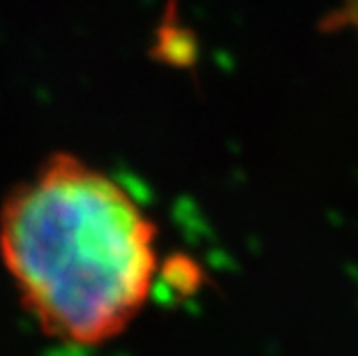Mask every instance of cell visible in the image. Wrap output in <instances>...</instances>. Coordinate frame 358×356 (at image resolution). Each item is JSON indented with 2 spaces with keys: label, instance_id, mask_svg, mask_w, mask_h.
I'll list each match as a JSON object with an SVG mask.
<instances>
[{
  "label": "cell",
  "instance_id": "1",
  "mask_svg": "<svg viewBox=\"0 0 358 356\" xmlns=\"http://www.w3.org/2000/svg\"><path fill=\"white\" fill-rule=\"evenodd\" d=\"M0 259L44 336L100 347L153 297L157 227L118 178L53 153L5 197Z\"/></svg>",
  "mask_w": 358,
  "mask_h": 356
},
{
  "label": "cell",
  "instance_id": "2",
  "mask_svg": "<svg viewBox=\"0 0 358 356\" xmlns=\"http://www.w3.org/2000/svg\"><path fill=\"white\" fill-rule=\"evenodd\" d=\"M326 26L347 30L358 40V0H340L326 17Z\"/></svg>",
  "mask_w": 358,
  "mask_h": 356
}]
</instances>
